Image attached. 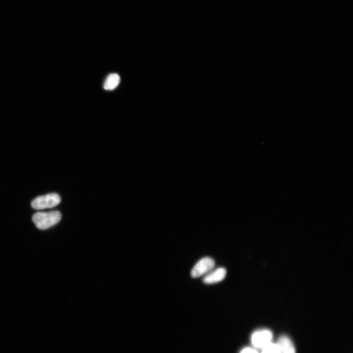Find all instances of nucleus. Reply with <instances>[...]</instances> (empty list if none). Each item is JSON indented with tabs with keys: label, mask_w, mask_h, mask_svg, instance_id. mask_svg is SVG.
Instances as JSON below:
<instances>
[{
	"label": "nucleus",
	"mask_w": 353,
	"mask_h": 353,
	"mask_svg": "<svg viewBox=\"0 0 353 353\" xmlns=\"http://www.w3.org/2000/svg\"><path fill=\"white\" fill-rule=\"evenodd\" d=\"M280 353H296L295 348L291 339L286 335L281 336L277 343Z\"/></svg>",
	"instance_id": "6"
},
{
	"label": "nucleus",
	"mask_w": 353,
	"mask_h": 353,
	"mask_svg": "<svg viewBox=\"0 0 353 353\" xmlns=\"http://www.w3.org/2000/svg\"><path fill=\"white\" fill-rule=\"evenodd\" d=\"M215 266L214 260L209 257L200 259L194 266L191 276L194 278L198 277L212 270Z\"/></svg>",
	"instance_id": "3"
},
{
	"label": "nucleus",
	"mask_w": 353,
	"mask_h": 353,
	"mask_svg": "<svg viewBox=\"0 0 353 353\" xmlns=\"http://www.w3.org/2000/svg\"><path fill=\"white\" fill-rule=\"evenodd\" d=\"M61 219V213L57 211L49 212H37L32 218L36 227L41 230L47 229L57 224Z\"/></svg>",
	"instance_id": "1"
},
{
	"label": "nucleus",
	"mask_w": 353,
	"mask_h": 353,
	"mask_svg": "<svg viewBox=\"0 0 353 353\" xmlns=\"http://www.w3.org/2000/svg\"><path fill=\"white\" fill-rule=\"evenodd\" d=\"M61 202L59 195L56 193H50L40 196L34 199L31 203L32 208L43 209L52 208L58 205Z\"/></svg>",
	"instance_id": "2"
},
{
	"label": "nucleus",
	"mask_w": 353,
	"mask_h": 353,
	"mask_svg": "<svg viewBox=\"0 0 353 353\" xmlns=\"http://www.w3.org/2000/svg\"><path fill=\"white\" fill-rule=\"evenodd\" d=\"M261 353H280V349L277 343H270L263 348Z\"/></svg>",
	"instance_id": "8"
},
{
	"label": "nucleus",
	"mask_w": 353,
	"mask_h": 353,
	"mask_svg": "<svg viewBox=\"0 0 353 353\" xmlns=\"http://www.w3.org/2000/svg\"><path fill=\"white\" fill-rule=\"evenodd\" d=\"M273 338L272 332L268 329L256 330L253 333L251 337L252 343L257 348H263L271 343Z\"/></svg>",
	"instance_id": "4"
},
{
	"label": "nucleus",
	"mask_w": 353,
	"mask_h": 353,
	"mask_svg": "<svg viewBox=\"0 0 353 353\" xmlns=\"http://www.w3.org/2000/svg\"><path fill=\"white\" fill-rule=\"evenodd\" d=\"M120 77L117 74H110L106 78L103 87L105 90H112L114 89L119 84Z\"/></svg>",
	"instance_id": "7"
},
{
	"label": "nucleus",
	"mask_w": 353,
	"mask_h": 353,
	"mask_svg": "<svg viewBox=\"0 0 353 353\" xmlns=\"http://www.w3.org/2000/svg\"><path fill=\"white\" fill-rule=\"evenodd\" d=\"M227 274L226 269L219 267L206 275L203 278V281L206 284H212L223 280Z\"/></svg>",
	"instance_id": "5"
},
{
	"label": "nucleus",
	"mask_w": 353,
	"mask_h": 353,
	"mask_svg": "<svg viewBox=\"0 0 353 353\" xmlns=\"http://www.w3.org/2000/svg\"><path fill=\"white\" fill-rule=\"evenodd\" d=\"M240 353H258V352L251 348L247 347L242 350Z\"/></svg>",
	"instance_id": "9"
}]
</instances>
